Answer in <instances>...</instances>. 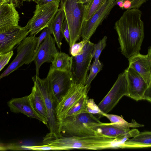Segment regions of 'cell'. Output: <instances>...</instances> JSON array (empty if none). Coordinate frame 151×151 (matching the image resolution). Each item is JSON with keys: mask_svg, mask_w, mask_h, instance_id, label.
<instances>
[{"mask_svg": "<svg viewBox=\"0 0 151 151\" xmlns=\"http://www.w3.org/2000/svg\"><path fill=\"white\" fill-rule=\"evenodd\" d=\"M142 14L138 9H127L115 24L122 53L128 59L139 53L144 37Z\"/></svg>", "mask_w": 151, "mask_h": 151, "instance_id": "cell-1", "label": "cell"}, {"mask_svg": "<svg viewBox=\"0 0 151 151\" xmlns=\"http://www.w3.org/2000/svg\"><path fill=\"white\" fill-rule=\"evenodd\" d=\"M44 144L59 147L61 150L78 149L100 150L122 149L124 141L103 134L83 137H62L43 141Z\"/></svg>", "mask_w": 151, "mask_h": 151, "instance_id": "cell-2", "label": "cell"}, {"mask_svg": "<svg viewBox=\"0 0 151 151\" xmlns=\"http://www.w3.org/2000/svg\"><path fill=\"white\" fill-rule=\"evenodd\" d=\"M61 134L65 137H81L102 134L97 130L103 123L89 113L66 117L60 120Z\"/></svg>", "mask_w": 151, "mask_h": 151, "instance_id": "cell-3", "label": "cell"}, {"mask_svg": "<svg viewBox=\"0 0 151 151\" xmlns=\"http://www.w3.org/2000/svg\"><path fill=\"white\" fill-rule=\"evenodd\" d=\"M34 83L37 86L43 97L47 115V127L49 132L43 138V141L62 137L60 122L57 117L56 109L58 101L52 91L48 78L42 79L36 75L32 77Z\"/></svg>", "mask_w": 151, "mask_h": 151, "instance_id": "cell-4", "label": "cell"}, {"mask_svg": "<svg viewBox=\"0 0 151 151\" xmlns=\"http://www.w3.org/2000/svg\"><path fill=\"white\" fill-rule=\"evenodd\" d=\"M78 0H60V8L65 14V18L70 33V47L79 40L81 35L84 20L85 5L79 3Z\"/></svg>", "mask_w": 151, "mask_h": 151, "instance_id": "cell-5", "label": "cell"}, {"mask_svg": "<svg viewBox=\"0 0 151 151\" xmlns=\"http://www.w3.org/2000/svg\"><path fill=\"white\" fill-rule=\"evenodd\" d=\"M60 2L58 0L42 5H36L34 15L26 25L30 35H36L49 26L59 9Z\"/></svg>", "mask_w": 151, "mask_h": 151, "instance_id": "cell-6", "label": "cell"}, {"mask_svg": "<svg viewBox=\"0 0 151 151\" xmlns=\"http://www.w3.org/2000/svg\"><path fill=\"white\" fill-rule=\"evenodd\" d=\"M37 37L35 35L27 37L17 48L16 57L0 76L1 79L8 76L24 64H29L34 60Z\"/></svg>", "mask_w": 151, "mask_h": 151, "instance_id": "cell-7", "label": "cell"}, {"mask_svg": "<svg viewBox=\"0 0 151 151\" xmlns=\"http://www.w3.org/2000/svg\"><path fill=\"white\" fill-rule=\"evenodd\" d=\"M94 45L89 40H88L82 53L75 56H71L70 73L73 83L85 84L88 72L93 58L92 52Z\"/></svg>", "mask_w": 151, "mask_h": 151, "instance_id": "cell-8", "label": "cell"}, {"mask_svg": "<svg viewBox=\"0 0 151 151\" xmlns=\"http://www.w3.org/2000/svg\"><path fill=\"white\" fill-rule=\"evenodd\" d=\"M128 83L125 70L123 73L119 75L111 88L98 106L102 112L108 113L123 96H128Z\"/></svg>", "mask_w": 151, "mask_h": 151, "instance_id": "cell-9", "label": "cell"}, {"mask_svg": "<svg viewBox=\"0 0 151 151\" xmlns=\"http://www.w3.org/2000/svg\"><path fill=\"white\" fill-rule=\"evenodd\" d=\"M90 86L85 84L73 83L66 93L58 101L56 111L60 121L65 118L72 107L83 96L87 95Z\"/></svg>", "mask_w": 151, "mask_h": 151, "instance_id": "cell-10", "label": "cell"}, {"mask_svg": "<svg viewBox=\"0 0 151 151\" xmlns=\"http://www.w3.org/2000/svg\"><path fill=\"white\" fill-rule=\"evenodd\" d=\"M116 4V0H106L89 19L83 20L81 35L83 40H90Z\"/></svg>", "mask_w": 151, "mask_h": 151, "instance_id": "cell-11", "label": "cell"}, {"mask_svg": "<svg viewBox=\"0 0 151 151\" xmlns=\"http://www.w3.org/2000/svg\"><path fill=\"white\" fill-rule=\"evenodd\" d=\"M46 77L50 82L53 93L58 101L73 84L70 72L53 68L51 65Z\"/></svg>", "mask_w": 151, "mask_h": 151, "instance_id": "cell-12", "label": "cell"}, {"mask_svg": "<svg viewBox=\"0 0 151 151\" xmlns=\"http://www.w3.org/2000/svg\"><path fill=\"white\" fill-rule=\"evenodd\" d=\"M29 33L26 25L22 27L19 25L0 33V54L13 50L14 47L23 41Z\"/></svg>", "mask_w": 151, "mask_h": 151, "instance_id": "cell-13", "label": "cell"}, {"mask_svg": "<svg viewBox=\"0 0 151 151\" xmlns=\"http://www.w3.org/2000/svg\"><path fill=\"white\" fill-rule=\"evenodd\" d=\"M55 40L51 35L46 38L40 45L34 57L37 76H39L41 65L45 62L52 63L55 55L59 51L56 47Z\"/></svg>", "mask_w": 151, "mask_h": 151, "instance_id": "cell-14", "label": "cell"}, {"mask_svg": "<svg viewBox=\"0 0 151 151\" xmlns=\"http://www.w3.org/2000/svg\"><path fill=\"white\" fill-rule=\"evenodd\" d=\"M128 83V97L138 101L142 100L148 85L143 78L133 68L125 70Z\"/></svg>", "mask_w": 151, "mask_h": 151, "instance_id": "cell-15", "label": "cell"}, {"mask_svg": "<svg viewBox=\"0 0 151 151\" xmlns=\"http://www.w3.org/2000/svg\"><path fill=\"white\" fill-rule=\"evenodd\" d=\"M7 104L12 112L16 114L22 113L28 117L38 119L46 125L47 124V121L40 116L34 109L29 95L12 98Z\"/></svg>", "mask_w": 151, "mask_h": 151, "instance_id": "cell-16", "label": "cell"}, {"mask_svg": "<svg viewBox=\"0 0 151 151\" xmlns=\"http://www.w3.org/2000/svg\"><path fill=\"white\" fill-rule=\"evenodd\" d=\"M13 3L0 4V33L18 25L19 15Z\"/></svg>", "mask_w": 151, "mask_h": 151, "instance_id": "cell-17", "label": "cell"}, {"mask_svg": "<svg viewBox=\"0 0 151 151\" xmlns=\"http://www.w3.org/2000/svg\"><path fill=\"white\" fill-rule=\"evenodd\" d=\"M129 67L137 72L148 86L151 80V67L148 55L139 53L128 59Z\"/></svg>", "mask_w": 151, "mask_h": 151, "instance_id": "cell-18", "label": "cell"}, {"mask_svg": "<svg viewBox=\"0 0 151 151\" xmlns=\"http://www.w3.org/2000/svg\"><path fill=\"white\" fill-rule=\"evenodd\" d=\"M97 130L100 133L116 139H125L133 137L139 133L137 129L125 130L113 125L111 123H103L98 127Z\"/></svg>", "mask_w": 151, "mask_h": 151, "instance_id": "cell-19", "label": "cell"}, {"mask_svg": "<svg viewBox=\"0 0 151 151\" xmlns=\"http://www.w3.org/2000/svg\"><path fill=\"white\" fill-rule=\"evenodd\" d=\"M65 17L63 10L60 8L54 19L48 27L53 35L57 45L60 50L64 37L62 32L63 23Z\"/></svg>", "mask_w": 151, "mask_h": 151, "instance_id": "cell-20", "label": "cell"}, {"mask_svg": "<svg viewBox=\"0 0 151 151\" xmlns=\"http://www.w3.org/2000/svg\"><path fill=\"white\" fill-rule=\"evenodd\" d=\"M151 147V132H139L124 143L123 149Z\"/></svg>", "mask_w": 151, "mask_h": 151, "instance_id": "cell-21", "label": "cell"}, {"mask_svg": "<svg viewBox=\"0 0 151 151\" xmlns=\"http://www.w3.org/2000/svg\"><path fill=\"white\" fill-rule=\"evenodd\" d=\"M29 95L32 105L36 111L47 122V115L43 97L38 87L34 83Z\"/></svg>", "mask_w": 151, "mask_h": 151, "instance_id": "cell-22", "label": "cell"}, {"mask_svg": "<svg viewBox=\"0 0 151 151\" xmlns=\"http://www.w3.org/2000/svg\"><path fill=\"white\" fill-rule=\"evenodd\" d=\"M104 116L108 118L113 125L125 130H129L130 128L144 126V125L138 123L134 120L133 119L131 122L129 123L119 116L105 113L102 112L99 118Z\"/></svg>", "mask_w": 151, "mask_h": 151, "instance_id": "cell-23", "label": "cell"}, {"mask_svg": "<svg viewBox=\"0 0 151 151\" xmlns=\"http://www.w3.org/2000/svg\"><path fill=\"white\" fill-rule=\"evenodd\" d=\"M72 57L64 52H58L55 56L51 65L55 69L70 73Z\"/></svg>", "mask_w": 151, "mask_h": 151, "instance_id": "cell-24", "label": "cell"}, {"mask_svg": "<svg viewBox=\"0 0 151 151\" xmlns=\"http://www.w3.org/2000/svg\"><path fill=\"white\" fill-rule=\"evenodd\" d=\"M88 98L87 95L82 97L69 111L67 114L65 118L88 113L87 110V101Z\"/></svg>", "mask_w": 151, "mask_h": 151, "instance_id": "cell-25", "label": "cell"}, {"mask_svg": "<svg viewBox=\"0 0 151 151\" xmlns=\"http://www.w3.org/2000/svg\"><path fill=\"white\" fill-rule=\"evenodd\" d=\"M106 0H89L85 4L84 20H88Z\"/></svg>", "mask_w": 151, "mask_h": 151, "instance_id": "cell-26", "label": "cell"}, {"mask_svg": "<svg viewBox=\"0 0 151 151\" xmlns=\"http://www.w3.org/2000/svg\"><path fill=\"white\" fill-rule=\"evenodd\" d=\"M148 0H116V4L123 9H138Z\"/></svg>", "mask_w": 151, "mask_h": 151, "instance_id": "cell-27", "label": "cell"}, {"mask_svg": "<svg viewBox=\"0 0 151 151\" xmlns=\"http://www.w3.org/2000/svg\"><path fill=\"white\" fill-rule=\"evenodd\" d=\"M103 66V64L101 63L99 59L94 60L90 66V73L86 80L85 85L90 86L92 81L95 78L97 73L102 70Z\"/></svg>", "mask_w": 151, "mask_h": 151, "instance_id": "cell-28", "label": "cell"}, {"mask_svg": "<svg viewBox=\"0 0 151 151\" xmlns=\"http://www.w3.org/2000/svg\"><path fill=\"white\" fill-rule=\"evenodd\" d=\"M107 40V37L105 36L97 43L94 45L92 54L94 60L99 59L102 51L106 45Z\"/></svg>", "mask_w": 151, "mask_h": 151, "instance_id": "cell-29", "label": "cell"}, {"mask_svg": "<svg viewBox=\"0 0 151 151\" xmlns=\"http://www.w3.org/2000/svg\"><path fill=\"white\" fill-rule=\"evenodd\" d=\"M87 40H83L79 42L75 43L70 47V52L71 56H75L82 53Z\"/></svg>", "mask_w": 151, "mask_h": 151, "instance_id": "cell-30", "label": "cell"}, {"mask_svg": "<svg viewBox=\"0 0 151 151\" xmlns=\"http://www.w3.org/2000/svg\"><path fill=\"white\" fill-rule=\"evenodd\" d=\"M87 110L88 113L91 114H97L101 115L102 112L98 105L92 99H88L87 101Z\"/></svg>", "mask_w": 151, "mask_h": 151, "instance_id": "cell-31", "label": "cell"}, {"mask_svg": "<svg viewBox=\"0 0 151 151\" xmlns=\"http://www.w3.org/2000/svg\"><path fill=\"white\" fill-rule=\"evenodd\" d=\"M27 146L20 145L17 144L13 143H1V150H28L27 148Z\"/></svg>", "mask_w": 151, "mask_h": 151, "instance_id": "cell-32", "label": "cell"}, {"mask_svg": "<svg viewBox=\"0 0 151 151\" xmlns=\"http://www.w3.org/2000/svg\"><path fill=\"white\" fill-rule=\"evenodd\" d=\"M27 148L28 150H61V148L58 147L51 146L48 145L44 144L43 145L27 146Z\"/></svg>", "mask_w": 151, "mask_h": 151, "instance_id": "cell-33", "label": "cell"}, {"mask_svg": "<svg viewBox=\"0 0 151 151\" xmlns=\"http://www.w3.org/2000/svg\"><path fill=\"white\" fill-rule=\"evenodd\" d=\"M14 54L13 50L8 52L0 54V71L8 63Z\"/></svg>", "mask_w": 151, "mask_h": 151, "instance_id": "cell-34", "label": "cell"}, {"mask_svg": "<svg viewBox=\"0 0 151 151\" xmlns=\"http://www.w3.org/2000/svg\"><path fill=\"white\" fill-rule=\"evenodd\" d=\"M52 34V32L48 27H45L42 30V31L40 35L37 37V42L35 51V53L42 42L46 38L51 35Z\"/></svg>", "mask_w": 151, "mask_h": 151, "instance_id": "cell-35", "label": "cell"}, {"mask_svg": "<svg viewBox=\"0 0 151 151\" xmlns=\"http://www.w3.org/2000/svg\"><path fill=\"white\" fill-rule=\"evenodd\" d=\"M151 67V46L148 49L147 54ZM142 100H145L151 103V80L148 87L145 91Z\"/></svg>", "mask_w": 151, "mask_h": 151, "instance_id": "cell-36", "label": "cell"}, {"mask_svg": "<svg viewBox=\"0 0 151 151\" xmlns=\"http://www.w3.org/2000/svg\"><path fill=\"white\" fill-rule=\"evenodd\" d=\"M62 32L63 37L70 45V33L67 22L65 18L63 23Z\"/></svg>", "mask_w": 151, "mask_h": 151, "instance_id": "cell-37", "label": "cell"}, {"mask_svg": "<svg viewBox=\"0 0 151 151\" xmlns=\"http://www.w3.org/2000/svg\"><path fill=\"white\" fill-rule=\"evenodd\" d=\"M32 0H0V4L4 3L14 4L16 7L20 8L23 5L25 1L29 2Z\"/></svg>", "mask_w": 151, "mask_h": 151, "instance_id": "cell-38", "label": "cell"}, {"mask_svg": "<svg viewBox=\"0 0 151 151\" xmlns=\"http://www.w3.org/2000/svg\"><path fill=\"white\" fill-rule=\"evenodd\" d=\"M33 1L35 2L37 4L39 5H42L53 1H57L58 0H32Z\"/></svg>", "mask_w": 151, "mask_h": 151, "instance_id": "cell-39", "label": "cell"}, {"mask_svg": "<svg viewBox=\"0 0 151 151\" xmlns=\"http://www.w3.org/2000/svg\"><path fill=\"white\" fill-rule=\"evenodd\" d=\"M89 0H78V2L79 3H81L83 4L86 3Z\"/></svg>", "mask_w": 151, "mask_h": 151, "instance_id": "cell-40", "label": "cell"}]
</instances>
